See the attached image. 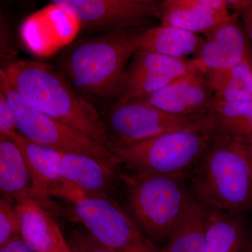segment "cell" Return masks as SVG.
I'll return each instance as SVG.
<instances>
[{
    "label": "cell",
    "instance_id": "5b68a950",
    "mask_svg": "<svg viewBox=\"0 0 252 252\" xmlns=\"http://www.w3.org/2000/svg\"><path fill=\"white\" fill-rule=\"evenodd\" d=\"M215 134L212 125L172 131L110 151L126 171L185 180Z\"/></svg>",
    "mask_w": 252,
    "mask_h": 252
},
{
    "label": "cell",
    "instance_id": "d6986e66",
    "mask_svg": "<svg viewBox=\"0 0 252 252\" xmlns=\"http://www.w3.org/2000/svg\"><path fill=\"white\" fill-rule=\"evenodd\" d=\"M204 38L172 26H161L144 29L140 35V51L167 57L185 59L198 54Z\"/></svg>",
    "mask_w": 252,
    "mask_h": 252
},
{
    "label": "cell",
    "instance_id": "f1b7e54d",
    "mask_svg": "<svg viewBox=\"0 0 252 252\" xmlns=\"http://www.w3.org/2000/svg\"><path fill=\"white\" fill-rule=\"evenodd\" d=\"M134 252H160L156 248L153 243L148 245V246L145 247V248H141L140 250H136Z\"/></svg>",
    "mask_w": 252,
    "mask_h": 252
},
{
    "label": "cell",
    "instance_id": "ffe728a7",
    "mask_svg": "<svg viewBox=\"0 0 252 252\" xmlns=\"http://www.w3.org/2000/svg\"><path fill=\"white\" fill-rule=\"evenodd\" d=\"M248 232L244 213L207 208L205 252H241Z\"/></svg>",
    "mask_w": 252,
    "mask_h": 252
},
{
    "label": "cell",
    "instance_id": "7c38bea8",
    "mask_svg": "<svg viewBox=\"0 0 252 252\" xmlns=\"http://www.w3.org/2000/svg\"><path fill=\"white\" fill-rule=\"evenodd\" d=\"M140 101L170 114L191 116L208 114L215 99L205 74L195 69Z\"/></svg>",
    "mask_w": 252,
    "mask_h": 252
},
{
    "label": "cell",
    "instance_id": "9a60e30c",
    "mask_svg": "<svg viewBox=\"0 0 252 252\" xmlns=\"http://www.w3.org/2000/svg\"><path fill=\"white\" fill-rule=\"evenodd\" d=\"M64 178L85 197L116 198L119 190L118 171L94 158L74 153L61 152Z\"/></svg>",
    "mask_w": 252,
    "mask_h": 252
},
{
    "label": "cell",
    "instance_id": "d4e9b609",
    "mask_svg": "<svg viewBox=\"0 0 252 252\" xmlns=\"http://www.w3.org/2000/svg\"><path fill=\"white\" fill-rule=\"evenodd\" d=\"M16 132L12 110L4 94L0 93V137H10Z\"/></svg>",
    "mask_w": 252,
    "mask_h": 252
},
{
    "label": "cell",
    "instance_id": "5bb4252c",
    "mask_svg": "<svg viewBox=\"0 0 252 252\" xmlns=\"http://www.w3.org/2000/svg\"><path fill=\"white\" fill-rule=\"evenodd\" d=\"M10 137L21 149L34 183L41 193L50 198H63L69 203L85 197L64 178L61 152L32 142L18 132Z\"/></svg>",
    "mask_w": 252,
    "mask_h": 252
},
{
    "label": "cell",
    "instance_id": "3957f363",
    "mask_svg": "<svg viewBox=\"0 0 252 252\" xmlns=\"http://www.w3.org/2000/svg\"><path fill=\"white\" fill-rule=\"evenodd\" d=\"M146 28L111 32L72 43L59 58L61 72L81 94L114 99L126 68L140 51Z\"/></svg>",
    "mask_w": 252,
    "mask_h": 252
},
{
    "label": "cell",
    "instance_id": "e0dca14e",
    "mask_svg": "<svg viewBox=\"0 0 252 252\" xmlns=\"http://www.w3.org/2000/svg\"><path fill=\"white\" fill-rule=\"evenodd\" d=\"M17 205L21 237L36 252H71L54 214L36 205Z\"/></svg>",
    "mask_w": 252,
    "mask_h": 252
},
{
    "label": "cell",
    "instance_id": "484cf974",
    "mask_svg": "<svg viewBox=\"0 0 252 252\" xmlns=\"http://www.w3.org/2000/svg\"><path fill=\"white\" fill-rule=\"evenodd\" d=\"M227 2L241 17L245 33L252 41V0H227Z\"/></svg>",
    "mask_w": 252,
    "mask_h": 252
},
{
    "label": "cell",
    "instance_id": "603a6c76",
    "mask_svg": "<svg viewBox=\"0 0 252 252\" xmlns=\"http://www.w3.org/2000/svg\"><path fill=\"white\" fill-rule=\"evenodd\" d=\"M21 236V220L16 204L0 199V247Z\"/></svg>",
    "mask_w": 252,
    "mask_h": 252
},
{
    "label": "cell",
    "instance_id": "ac0fdd59",
    "mask_svg": "<svg viewBox=\"0 0 252 252\" xmlns=\"http://www.w3.org/2000/svg\"><path fill=\"white\" fill-rule=\"evenodd\" d=\"M207 217V207L189 194L163 252H205Z\"/></svg>",
    "mask_w": 252,
    "mask_h": 252
},
{
    "label": "cell",
    "instance_id": "4fadbf2b",
    "mask_svg": "<svg viewBox=\"0 0 252 252\" xmlns=\"http://www.w3.org/2000/svg\"><path fill=\"white\" fill-rule=\"evenodd\" d=\"M193 59L204 74L222 72L245 61H252L248 36L238 23V14L205 35Z\"/></svg>",
    "mask_w": 252,
    "mask_h": 252
},
{
    "label": "cell",
    "instance_id": "30bf717a",
    "mask_svg": "<svg viewBox=\"0 0 252 252\" xmlns=\"http://www.w3.org/2000/svg\"><path fill=\"white\" fill-rule=\"evenodd\" d=\"M193 59H177L139 51L123 74L114 99L115 104L143 100L193 69Z\"/></svg>",
    "mask_w": 252,
    "mask_h": 252
},
{
    "label": "cell",
    "instance_id": "277c9868",
    "mask_svg": "<svg viewBox=\"0 0 252 252\" xmlns=\"http://www.w3.org/2000/svg\"><path fill=\"white\" fill-rule=\"evenodd\" d=\"M126 211L149 240L165 243L189 196L185 179L118 171Z\"/></svg>",
    "mask_w": 252,
    "mask_h": 252
},
{
    "label": "cell",
    "instance_id": "7402d4cb",
    "mask_svg": "<svg viewBox=\"0 0 252 252\" xmlns=\"http://www.w3.org/2000/svg\"><path fill=\"white\" fill-rule=\"evenodd\" d=\"M208 116L216 133L252 142V99L229 102L215 101Z\"/></svg>",
    "mask_w": 252,
    "mask_h": 252
},
{
    "label": "cell",
    "instance_id": "44dd1931",
    "mask_svg": "<svg viewBox=\"0 0 252 252\" xmlns=\"http://www.w3.org/2000/svg\"><path fill=\"white\" fill-rule=\"evenodd\" d=\"M217 102L252 99V63L245 61L222 72L205 74Z\"/></svg>",
    "mask_w": 252,
    "mask_h": 252
},
{
    "label": "cell",
    "instance_id": "52a82bcc",
    "mask_svg": "<svg viewBox=\"0 0 252 252\" xmlns=\"http://www.w3.org/2000/svg\"><path fill=\"white\" fill-rule=\"evenodd\" d=\"M103 122L108 135L109 150L129 147L172 131L212 125L208 114L175 115L144 101L114 104Z\"/></svg>",
    "mask_w": 252,
    "mask_h": 252
},
{
    "label": "cell",
    "instance_id": "8fae6325",
    "mask_svg": "<svg viewBox=\"0 0 252 252\" xmlns=\"http://www.w3.org/2000/svg\"><path fill=\"white\" fill-rule=\"evenodd\" d=\"M0 193L16 205H36L54 215L62 212L59 204L36 187L21 149L11 137H0Z\"/></svg>",
    "mask_w": 252,
    "mask_h": 252
},
{
    "label": "cell",
    "instance_id": "7a4b0ae2",
    "mask_svg": "<svg viewBox=\"0 0 252 252\" xmlns=\"http://www.w3.org/2000/svg\"><path fill=\"white\" fill-rule=\"evenodd\" d=\"M189 177L192 195L207 208L245 213L252 207L250 142L215 134Z\"/></svg>",
    "mask_w": 252,
    "mask_h": 252
},
{
    "label": "cell",
    "instance_id": "4316f807",
    "mask_svg": "<svg viewBox=\"0 0 252 252\" xmlns=\"http://www.w3.org/2000/svg\"><path fill=\"white\" fill-rule=\"evenodd\" d=\"M0 252H36L21 236L0 247Z\"/></svg>",
    "mask_w": 252,
    "mask_h": 252
},
{
    "label": "cell",
    "instance_id": "ba28073f",
    "mask_svg": "<svg viewBox=\"0 0 252 252\" xmlns=\"http://www.w3.org/2000/svg\"><path fill=\"white\" fill-rule=\"evenodd\" d=\"M51 4L80 24L87 32L152 27L161 18L159 0H52Z\"/></svg>",
    "mask_w": 252,
    "mask_h": 252
},
{
    "label": "cell",
    "instance_id": "cb8c5ba5",
    "mask_svg": "<svg viewBox=\"0 0 252 252\" xmlns=\"http://www.w3.org/2000/svg\"><path fill=\"white\" fill-rule=\"evenodd\" d=\"M67 240L71 252H117L99 243L86 228L73 230Z\"/></svg>",
    "mask_w": 252,
    "mask_h": 252
},
{
    "label": "cell",
    "instance_id": "2e32d148",
    "mask_svg": "<svg viewBox=\"0 0 252 252\" xmlns=\"http://www.w3.org/2000/svg\"><path fill=\"white\" fill-rule=\"evenodd\" d=\"M236 14L221 13L207 7L201 0H164L162 3L161 25L172 26L193 34L206 35Z\"/></svg>",
    "mask_w": 252,
    "mask_h": 252
},
{
    "label": "cell",
    "instance_id": "9c48e42d",
    "mask_svg": "<svg viewBox=\"0 0 252 252\" xmlns=\"http://www.w3.org/2000/svg\"><path fill=\"white\" fill-rule=\"evenodd\" d=\"M70 203V218L116 252H134L152 243L116 198L84 197Z\"/></svg>",
    "mask_w": 252,
    "mask_h": 252
},
{
    "label": "cell",
    "instance_id": "8992f818",
    "mask_svg": "<svg viewBox=\"0 0 252 252\" xmlns=\"http://www.w3.org/2000/svg\"><path fill=\"white\" fill-rule=\"evenodd\" d=\"M0 93L12 110L18 133L28 140L63 153L89 156L114 168H120V162L109 149L28 103L10 85L3 69L0 71Z\"/></svg>",
    "mask_w": 252,
    "mask_h": 252
},
{
    "label": "cell",
    "instance_id": "6da1fadb",
    "mask_svg": "<svg viewBox=\"0 0 252 252\" xmlns=\"http://www.w3.org/2000/svg\"><path fill=\"white\" fill-rule=\"evenodd\" d=\"M3 70L11 87L34 108L109 149L98 111L59 69L39 61L17 60Z\"/></svg>",
    "mask_w": 252,
    "mask_h": 252
},
{
    "label": "cell",
    "instance_id": "f546056e",
    "mask_svg": "<svg viewBox=\"0 0 252 252\" xmlns=\"http://www.w3.org/2000/svg\"><path fill=\"white\" fill-rule=\"evenodd\" d=\"M250 179L252 191V142H250Z\"/></svg>",
    "mask_w": 252,
    "mask_h": 252
},
{
    "label": "cell",
    "instance_id": "83f0119b",
    "mask_svg": "<svg viewBox=\"0 0 252 252\" xmlns=\"http://www.w3.org/2000/svg\"><path fill=\"white\" fill-rule=\"evenodd\" d=\"M241 252H252V229L248 230Z\"/></svg>",
    "mask_w": 252,
    "mask_h": 252
}]
</instances>
